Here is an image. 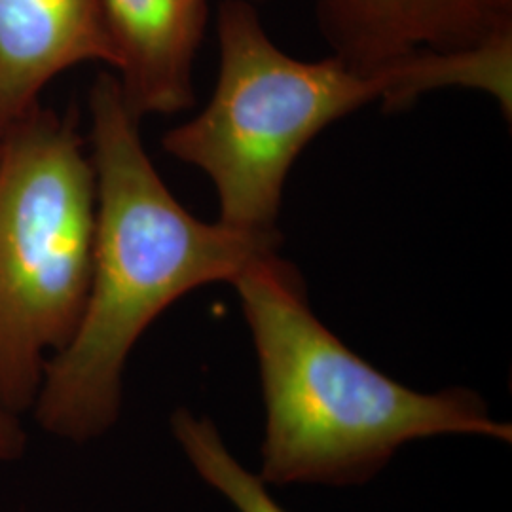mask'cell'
I'll return each mask as SVG.
<instances>
[{
  "label": "cell",
  "instance_id": "cell-1",
  "mask_svg": "<svg viewBox=\"0 0 512 512\" xmlns=\"http://www.w3.org/2000/svg\"><path fill=\"white\" fill-rule=\"evenodd\" d=\"M139 122L114 74L90 93V156L97 226L86 306L73 338L44 366L37 420L59 439L109 433L122 412L129 355L184 294L232 283L277 253V238L251 236L188 213L148 158Z\"/></svg>",
  "mask_w": 512,
  "mask_h": 512
},
{
  "label": "cell",
  "instance_id": "cell-2",
  "mask_svg": "<svg viewBox=\"0 0 512 512\" xmlns=\"http://www.w3.org/2000/svg\"><path fill=\"white\" fill-rule=\"evenodd\" d=\"M253 338L264 431L256 475L270 488H357L404 446L439 437L512 442L471 387L420 391L349 349L317 317L302 275L277 253L230 283Z\"/></svg>",
  "mask_w": 512,
  "mask_h": 512
},
{
  "label": "cell",
  "instance_id": "cell-3",
  "mask_svg": "<svg viewBox=\"0 0 512 512\" xmlns=\"http://www.w3.org/2000/svg\"><path fill=\"white\" fill-rule=\"evenodd\" d=\"M217 35L215 92L200 114L165 135L164 150L202 169L217 190L219 222L243 234L277 238L296 158L332 122L365 105L401 109L423 93L469 88L511 112L512 40L374 71L336 55L300 61L275 44L247 0L220 4Z\"/></svg>",
  "mask_w": 512,
  "mask_h": 512
},
{
  "label": "cell",
  "instance_id": "cell-4",
  "mask_svg": "<svg viewBox=\"0 0 512 512\" xmlns=\"http://www.w3.org/2000/svg\"><path fill=\"white\" fill-rule=\"evenodd\" d=\"M95 226L90 150L69 118L38 105L0 139V406L16 416L78 327Z\"/></svg>",
  "mask_w": 512,
  "mask_h": 512
},
{
  "label": "cell",
  "instance_id": "cell-5",
  "mask_svg": "<svg viewBox=\"0 0 512 512\" xmlns=\"http://www.w3.org/2000/svg\"><path fill=\"white\" fill-rule=\"evenodd\" d=\"M323 38L359 69L512 40V0H317Z\"/></svg>",
  "mask_w": 512,
  "mask_h": 512
},
{
  "label": "cell",
  "instance_id": "cell-6",
  "mask_svg": "<svg viewBox=\"0 0 512 512\" xmlns=\"http://www.w3.org/2000/svg\"><path fill=\"white\" fill-rule=\"evenodd\" d=\"M82 63L116 69L103 0H0V139Z\"/></svg>",
  "mask_w": 512,
  "mask_h": 512
},
{
  "label": "cell",
  "instance_id": "cell-7",
  "mask_svg": "<svg viewBox=\"0 0 512 512\" xmlns=\"http://www.w3.org/2000/svg\"><path fill=\"white\" fill-rule=\"evenodd\" d=\"M209 0H103L116 48V82L137 118L194 105L192 69Z\"/></svg>",
  "mask_w": 512,
  "mask_h": 512
},
{
  "label": "cell",
  "instance_id": "cell-8",
  "mask_svg": "<svg viewBox=\"0 0 512 512\" xmlns=\"http://www.w3.org/2000/svg\"><path fill=\"white\" fill-rule=\"evenodd\" d=\"M171 435L203 482L238 512L285 511L270 486L247 469L228 448L217 421L190 408H177L169 420Z\"/></svg>",
  "mask_w": 512,
  "mask_h": 512
},
{
  "label": "cell",
  "instance_id": "cell-9",
  "mask_svg": "<svg viewBox=\"0 0 512 512\" xmlns=\"http://www.w3.org/2000/svg\"><path fill=\"white\" fill-rule=\"evenodd\" d=\"M25 446V433L18 416L0 406V461L18 458Z\"/></svg>",
  "mask_w": 512,
  "mask_h": 512
}]
</instances>
